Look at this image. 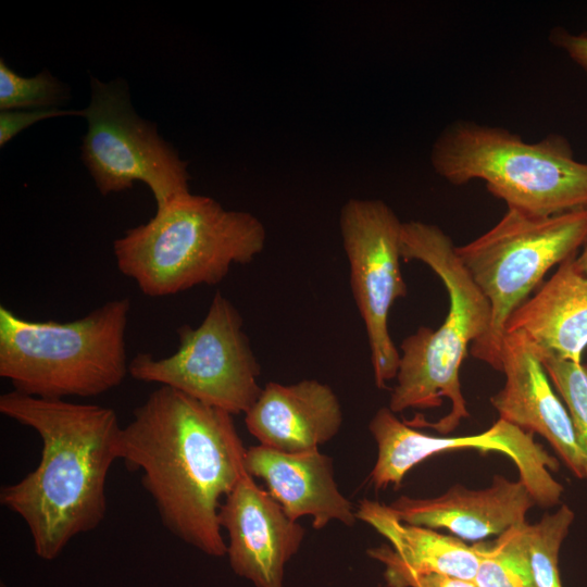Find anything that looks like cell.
I'll list each match as a JSON object with an SVG mask.
<instances>
[{
	"label": "cell",
	"instance_id": "1",
	"mask_svg": "<svg viewBox=\"0 0 587 587\" xmlns=\"http://www.w3.org/2000/svg\"><path fill=\"white\" fill-rule=\"evenodd\" d=\"M233 416L161 386L134 410L120 436V460L141 472L164 527L215 558L227 552L221 500L249 475Z\"/></svg>",
	"mask_w": 587,
	"mask_h": 587
},
{
	"label": "cell",
	"instance_id": "2",
	"mask_svg": "<svg viewBox=\"0 0 587 587\" xmlns=\"http://www.w3.org/2000/svg\"><path fill=\"white\" fill-rule=\"evenodd\" d=\"M0 412L33 428L42 444L38 465L3 486L0 503L25 522L37 557L54 560L74 537L102 523L123 426L109 407L15 390L0 396Z\"/></svg>",
	"mask_w": 587,
	"mask_h": 587
},
{
	"label": "cell",
	"instance_id": "3",
	"mask_svg": "<svg viewBox=\"0 0 587 587\" xmlns=\"http://www.w3.org/2000/svg\"><path fill=\"white\" fill-rule=\"evenodd\" d=\"M451 238L438 226L420 221L403 222L401 254L419 260L444 283L449 309L441 325L421 326L400 345L397 383L388 408L394 413L408 409H433L447 398L450 412L437 422L421 415L404 421L412 427H428L449 434L470 413L462 394L460 369L473 345L487 333L491 310L482 290L459 259Z\"/></svg>",
	"mask_w": 587,
	"mask_h": 587
},
{
	"label": "cell",
	"instance_id": "4",
	"mask_svg": "<svg viewBox=\"0 0 587 587\" xmlns=\"http://www.w3.org/2000/svg\"><path fill=\"white\" fill-rule=\"evenodd\" d=\"M265 240L264 225L251 213L187 192L126 230L113 252L118 271L143 295L159 298L218 284L234 264L250 263Z\"/></svg>",
	"mask_w": 587,
	"mask_h": 587
},
{
	"label": "cell",
	"instance_id": "5",
	"mask_svg": "<svg viewBox=\"0 0 587 587\" xmlns=\"http://www.w3.org/2000/svg\"><path fill=\"white\" fill-rule=\"evenodd\" d=\"M429 161L449 184L483 180L508 209L529 215L587 208V162L575 159L561 135L527 142L503 127L459 120L437 136Z\"/></svg>",
	"mask_w": 587,
	"mask_h": 587
},
{
	"label": "cell",
	"instance_id": "6",
	"mask_svg": "<svg viewBox=\"0 0 587 587\" xmlns=\"http://www.w3.org/2000/svg\"><path fill=\"white\" fill-rule=\"evenodd\" d=\"M128 298L70 321H32L0 305V376L13 390L43 399L93 397L129 374Z\"/></svg>",
	"mask_w": 587,
	"mask_h": 587
},
{
	"label": "cell",
	"instance_id": "7",
	"mask_svg": "<svg viewBox=\"0 0 587 587\" xmlns=\"http://www.w3.org/2000/svg\"><path fill=\"white\" fill-rule=\"evenodd\" d=\"M587 243V208L535 216L508 209L489 230L455 251L490 304V325L471 354L501 371V349L510 315L547 272Z\"/></svg>",
	"mask_w": 587,
	"mask_h": 587
},
{
	"label": "cell",
	"instance_id": "8",
	"mask_svg": "<svg viewBox=\"0 0 587 587\" xmlns=\"http://www.w3.org/2000/svg\"><path fill=\"white\" fill-rule=\"evenodd\" d=\"M177 336L178 348L168 357H134L129 375L171 387L232 415L246 414L261 394V370L236 307L217 291L200 325H182Z\"/></svg>",
	"mask_w": 587,
	"mask_h": 587
},
{
	"label": "cell",
	"instance_id": "9",
	"mask_svg": "<svg viewBox=\"0 0 587 587\" xmlns=\"http://www.w3.org/2000/svg\"><path fill=\"white\" fill-rule=\"evenodd\" d=\"M82 159L103 195L145 183L160 207L189 192L187 162L133 109L126 83L91 78Z\"/></svg>",
	"mask_w": 587,
	"mask_h": 587
},
{
	"label": "cell",
	"instance_id": "10",
	"mask_svg": "<svg viewBox=\"0 0 587 587\" xmlns=\"http://www.w3.org/2000/svg\"><path fill=\"white\" fill-rule=\"evenodd\" d=\"M402 225L394 210L378 199H350L339 216L350 286L365 325L378 389L396 378L400 361L388 317L395 301L408 294L400 267Z\"/></svg>",
	"mask_w": 587,
	"mask_h": 587
},
{
	"label": "cell",
	"instance_id": "11",
	"mask_svg": "<svg viewBox=\"0 0 587 587\" xmlns=\"http://www.w3.org/2000/svg\"><path fill=\"white\" fill-rule=\"evenodd\" d=\"M377 446V458L370 474L375 489L400 486L413 466L432 455L458 449L495 451L508 455L517 467L536 504L550 508L558 504L563 486L551 471L558 460L534 440L533 433L499 419L487 430L462 437H436L421 433L400 421L388 407L377 410L369 424Z\"/></svg>",
	"mask_w": 587,
	"mask_h": 587
},
{
	"label": "cell",
	"instance_id": "12",
	"mask_svg": "<svg viewBox=\"0 0 587 587\" xmlns=\"http://www.w3.org/2000/svg\"><path fill=\"white\" fill-rule=\"evenodd\" d=\"M218 521L227 533L226 555L234 573L255 587H284L285 566L305 532L267 490L245 476L225 497Z\"/></svg>",
	"mask_w": 587,
	"mask_h": 587
},
{
	"label": "cell",
	"instance_id": "13",
	"mask_svg": "<svg viewBox=\"0 0 587 587\" xmlns=\"http://www.w3.org/2000/svg\"><path fill=\"white\" fill-rule=\"evenodd\" d=\"M500 361L505 383L490 398L499 419L542 436L577 478H587V460L570 414L555 396L534 347L522 334L505 333Z\"/></svg>",
	"mask_w": 587,
	"mask_h": 587
},
{
	"label": "cell",
	"instance_id": "14",
	"mask_svg": "<svg viewBox=\"0 0 587 587\" xmlns=\"http://www.w3.org/2000/svg\"><path fill=\"white\" fill-rule=\"evenodd\" d=\"M342 410L330 386L316 379L283 385L270 382L245 414L259 445L280 452L319 450L342 425Z\"/></svg>",
	"mask_w": 587,
	"mask_h": 587
},
{
	"label": "cell",
	"instance_id": "15",
	"mask_svg": "<svg viewBox=\"0 0 587 587\" xmlns=\"http://www.w3.org/2000/svg\"><path fill=\"white\" fill-rule=\"evenodd\" d=\"M357 517L390 544L367 551L385 565L384 576L389 587H409L413 579L429 574L475 582L479 558L474 545L404 523L389 505L369 499L359 502Z\"/></svg>",
	"mask_w": 587,
	"mask_h": 587
},
{
	"label": "cell",
	"instance_id": "16",
	"mask_svg": "<svg viewBox=\"0 0 587 587\" xmlns=\"http://www.w3.org/2000/svg\"><path fill=\"white\" fill-rule=\"evenodd\" d=\"M536 504L522 480L495 475L489 487L472 490L462 485L427 499L402 496L389 507L404 523L432 529L446 528L461 540H483L499 536L524 523Z\"/></svg>",
	"mask_w": 587,
	"mask_h": 587
},
{
	"label": "cell",
	"instance_id": "17",
	"mask_svg": "<svg viewBox=\"0 0 587 587\" xmlns=\"http://www.w3.org/2000/svg\"><path fill=\"white\" fill-rule=\"evenodd\" d=\"M246 467L249 475L264 482L292 521L312 516L316 530L332 521L346 526L358 521L357 510L336 484L332 458L320 450L287 453L252 446L247 449Z\"/></svg>",
	"mask_w": 587,
	"mask_h": 587
},
{
	"label": "cell",
	"instance_id": "18",
	"mask_svg": "<svg viewBox=\"0 0 587 587\" xmlns=\"http://www.w3.org/2000/svg\"><path fill=\"white\" fill-rule=\"evenodd\" d=\"M576 255L559 264L510 315L505 333L522 334L538 353L582 362L587 347V274L577 266Z\"/></svg>",
	"mask_w": 587,
	"mask_h": 587
},
{
	"label": "cell",
	"instance_id": "19",
	"mask_svg": "<svg viewBox=\"0 0 587 587\" xmlns=\"http://www.w3.org/2000/svg\"><path fill=\"white\" fill-rule=\"evenodd\" d=\"M528 523H520L492 542L475 546L479 563L475 577L477 587H537L530 565Z\"/></svg>",
	"mask_w": 587,
	"mask_h": 587
},
{
	"label": "cell",
	"instance_id": "20",
	"mask_svg": "<svg viewBox=\"0 0 587 587\" xmlns=\"http://www.w3.org/2000/svg\"><path fill=\"white\" fill-rule=\"evenodd\" d=\"M574 516L573 510L562 504L555 512L545 514L537 523L528 524V552L537 587H562L559 551Z\"/></svg>",
	"mask_w": 587,
	"mask_h": 587
},
{
	"label": "cell",
	"instance_id": "21",
	"mask_svg": "<svg viewBox=\"0 0 587 587\" xmlns=\"http://www.w3.org/2000/svg\"><path fill=\"white\" fill-rule=\"evenodd\" d=\"M68 91L48 71L23 77L0 60V111L58 108Z\"/></svg>",
	"mask_w": 587,
	"mask_h": 587
},
{
	"label": "cell",
	"instance_id": "22",
	"mask_svg": "<svg viewBox=\"0 0 587 587\" xmlns=\"http://www.w3.org/2000/svg\"><path fill=\"white\" fill-rule=\"evenodd\" d=\"M537 354L565 403L577 444L587 460V371L582 362L569 361L551 353Z\"/></svg>",
	"mask_w": 587,
	"mask_h": 587
},
{
	"label": "cell",
	"instance_id": "23",
	"mask_svg": "<svg viewBox=\"0 0 587 587\" xmlns=\"http://www.w3.org/2000/svg\"><path fill=\"white\" fill-rule=\"evenodd\" d=\"M77 115L84 116L83 110H63L59 108L16 110L0 112V146L3 147L20 132L29 127L36 122L58 117Z\"/></svg>",
	"mask_w": 587,
	"mask_h": 587
},
{
	"label": "cell",
	"instance_id": "24",
	"mask_svg": "<svg viewBox=\"0 0 587 587\" xmlns=\"http://www.w3.org/2000/svg\"><path fill=\"white\" fill-rule=\"evenodd\" d=\"M551 41L586 74L587 76V33L571 34L564 29H554Z\"/></svg>",
	"mask_w": 587,
	"mask_h": 587
},
{
	"label": "cell",
	"instance_id": "25",
	"mask_svg": "<svg viewBox=\"0 0 587 587\" xmlns=\"http://www.w3.org/2000/svg\"><path fill=\"white\" fill-rule=\"evenodd\" d=\"M409 587H477L473 582L439 574L420 576Z\"/></svg>",
	"mask_w": 587,
	"mask_h": 587
},
{
	"label": "cell",
	"instance_id": "26",
	"mask_svg": "<svg viewBox=\"0 0 587 587\" xmlns=\"http://www.w3.org/2000/svg\"><path fill=\"white\" fill-rule=\"evenodd\" d=\"M576 264L579 267V270L587 274V243L585 245L582 253L579 255H576Z\"/></svg>",
	"mask_w": 587,
	"mask_h": 587
},
{
	"label": "cell",
	"instance_id": "27",
	"mask_svg": "<svg viewBox=\"0 0 587 587\" xmlns=\"http://www.w3.org/2000/svg\"><path fill=\"white\" fill-rule=\"evenodd\" d=\"M584 366H585V369H586V371H587V363H586V364H584Z\"/></svg>",
	"mask_w": 587,
	"mask_h": 587
}]
</instances>
